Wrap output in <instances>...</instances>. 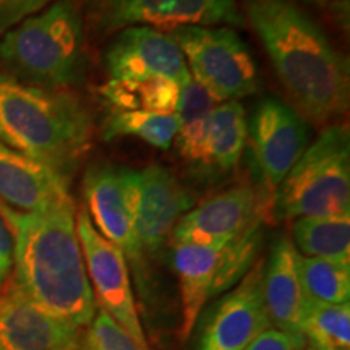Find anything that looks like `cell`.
Returning a JSON list of instances; mask_svg holds the SVG:
<instances>
[{"instance_id":"obj_1","label":"cell","mask_w":350,"mask_h":350,"mask_svg":"<svg viewBox=\"0 0 350 350\" xmlns=\"http://www.w3.org/2000/svg\"><path fill=\"white\" fill-rule=\"evenodd\" d=\"M245 15L301 117L327 124L349 111V60L292 0H245Z\"/></svg>"},{"instance_id":"obj_2","label":"cell","mask_w":350,"mask_h":350,"mask_svg":"<svg viewBox=\"0 0 350 350\" xmlns=\"http://www.w3.org/2000/svg\"><path fill=\"white\" fill-rule=\"evenodd\" d=\"M7 224L15 242L12 282L47 312L86 327L98 306L77 234L75 201L70 193Z\"/></svg>"},{"instance_id":"obj_3","label":"cell","mask_w":350,"mask_h":350,"mask_svg":"<svg viewBox=\"0 0 350 350\" xmlns=\"http://www.w3.org/2000/svg\"><path fill=\"white\" fill-rule=\"evenodd\" d=\"M93 137V116L72 91L47 90L0 73V143L70 183Z\"/></svg>"},{"instance_id":"obj_4","label":"cell","mask_w":350,"mask_h":350,"mask_svg":"<svg viewBox=\"0 0 350 350\" xmlns=\"http://www.w3.org/2000/svg\"><path fill=\"white\" fill-rule=\"evenodd\" d=\"M7 75L47 90H67L85 70L83 13L78 0H54L49 7L7 31L0 41Z\"/></svg>"},{"instance_id":"obj_5","label":"cell","mask_w":350,"mask_h":350,"mask_svg":"<svg viewBox=\"0 0 350 350\" xmlns=\"http://www.w3.org/2000/svg\"><path fill=\"white\" fill-rule=\"evenodd\" d=\"M279 219L350 216V135L329 125L306 148L273 195Z\"/></svg>"},{"instance_id":"obj_6","label":"cell","mask_w":350,"mask_h":350,"mask_svg":"<svg viewBox=\"0 0 350 350\" xmlns=\"http://www.w3.org/2000/svg\"><path fill=\"white\" fill-rule=\"evenodd\" d=\"M191 77L217 103L255 94L260 73L248 46L229 26H180L169 31Z\"/></svg>"},{"instance_id":"obj_7","label":"cell","mask_w":350,"mask_h":350,"mask_svg":"<svg viewBox=\"0 0 350 350\" xmlns=\"http://www.w3.org/2000/svg\"><path fill=\"white\" fill-rule=\"evenodd\" d=\"M88 18L100 34L130 26L169 33L180 26L245 25L237 0H88Z\"/></svg>"},{"instance_id":"obj_8","label":"cell","mask_w":350,"mask_h":350,"mask_svg":"<svg viewBox=\"0 0 350 350\" xmlns=\"http://www.w3.org/2000/svg\"><path fill=\"white\" fill-rule=\"evenodd\" d=\"M77 234L96 306L106 312L139 349L150 350V342L138 318L125 255L99 234L86 209L77 211Z\"/></svg>"},{"instance_id":"obj_9","label":"cell","mask_w":350,"mask_h":350,"mask_svg":"<svg viewBox=\"0 0 350 350\" xmlns=\"http://www.w3.org/2000/svg\"><path fill=\"white\" fill-rule=\"evenodd\" d=\"M133 170L111 163L90 165L83 177V193L88 216L99 234L116 245L142 275L143 255L137 242L131 209Z\"/></svg>"},{"instance_id":"obj_10","label":"cell","mask_w":350,"mask_h":350,"mask_svg":"<svg viewBox=\"0 0 350 350\" xmlns=\"http://www.w3.org/2000/svg\"><path fill=\"white\" fill-rule=\"evenodd\" d=\"M191 208L193 198L167 167L150 164L143 170H133L131 209L143 258L164 247L177 222Z\"/></svg>"},{"instance_id":"obj_11","label":"cell","mask_w":350,"mask_h":350,"mask_svg":"<svg viewBox=\"0 0 350 350\" xmlns=\"http://www.w3.org/2000/svg\"><path fill=\"white\" fill-rule=\"evenodd\" d=\"M273 200L253 185H237L204 200L183 214L172 232L174 243L224 245L258 221Z\"/></svg>"},{"instance_id":"obj_12","label":"cell","mask_w":350,"mask_h":350,"mask_svg":"<svg viewBox=\"0 0 350 350\" xmlns=\"http://www.w3.org/2000/svg\"><path fill=\"white\" fill-rule=\"evenodd\" d=\"M262 266L265 260L256 261L242 281L216 301L196 350H245L269 329L262 299Z\"/></svg>"},{"instance_id":"obj_13","label":"cell","mask_w":350,"mask_h":350,"mask_svg":"<svg viewBox=\"0 0 350 350\" xmlns=\"http://www.w3.org/2000/svg\"><path fill=\"white\" fill-rule=\"evenodd\" d=\"M248 133L266 188H275L294 167L310 143V130L304 117L282 100L262 99L253 113Z\"/></svg>"},{"instance_id":"obj_14","label":"cell","mask_w":350,"mask_h":350,"mask_svg":"<svg viewBox=\"0 0 350 350\" xmlns=\"http://www.w3.org/2000/svg\"><path fill=\"white\" fill-rule=\"evenodd\" d=\"M83 327L47 312L12 281L0 288V350H78Z\"/></svg>"},{"instance_id":"obj_15","label":"cell","mask_w":350,"mask_h":350,"mask_svg":"<svg viewBox=\"0 0 350 350\" xmlns=\"http://www.w3.org/2000/svg\"><path fill=\"white\" fill-rule=\"evenodd\" d=\"M104 62L111 80L159 75L180 86L191 80L185 57L174 38L150 26H130L117 33Z\"/></svg>"},{"instance_id":"obj_16","label":"cell","mask_w":350,"mask_h":350,"mask_svg":"<svg viewBox=\"0 0 350 350\" xmlns=\"http://www.w3.org/2000/svg\"><path fill=\"white\" fill-rule=\"evenodd\" d=\"M300 255L288 237L278 239L262 266V299L273 329L291 339L295 350L305 349L301 319L305 292L299 273Z\"/></svg>"},{"instance_id":"obj_17","label":"cell","mask_w":350,"mask_h":350,"mask_svg":"<svg viewBox=\"0 0 350 350\" xmlns=\"http://www.w3.org/2000/svg\"><path fill=\"white\" fill-rule=\"evenodd\" d=\"M68 187L49 167L0 143V214L7 222L47 208L68 195Z\"/></svg>"},{"instance_id":"obj_18","label":"cell","mask_w":350,"mask_h":350,"mask_svg":"<svg viewBox=\"0 0 350 350\" xmlns=\"http://www.w3.org/2000/svg\"><path fill=\"white\" fill-rule=\"evenodd\" d=\"M222 245L174 243L172 261L178 275L182 300L180 338L195 329L204 305L213 299Z\"/></svg>"},{"instance_id":"obj_19","label":"cell","mask_w":350,"mask_h":350,"mask_svg":"<svg viewBox=\"0 0 350 350\" xmlns=\"http://www.w3.org/2000/svg\"><path fill=\"white\" fill-rule=\"evenodd\" d=\"M248 138V120L239 100H226L213 109L204 135L203 164L229 172L239 164Z\"/></svg>"},{"instance_id":"obj_20","label":"cell","mask_w":350,"mask_h":350,"mask_svg":"<svg viewBox=\"0 0 350 350\" xmlns=\"http://www.w3.org/2000/svg\"><path fill=\"white\" fill-rule=\"evenodd\" d=\"M99 93L116 111L175 113L180 85L170 78L152 75L109 80L100 86Z\"/></svg>"},{"instance_id":"obj_21","label":"cell","mask_w":350,"mask_h":350,"mask_svg":"<svg viewBox=\"0 0 350 350\" xmlns=\"http://www.w3.org/2000/svg\"><path fill=\"white\" fill-rule=\"evenodd\" d=\"M217 106V100L191 77L190 81L180 86L177 111V142L180 154L191 163L203 164L204 135L209 116Z\"/></svg>"},{"instance_id":"obj_22","label":"cell","mask_w":350,"mask_h":350,"mask_svg":"<svg viewBox=\"0 0 350 350\" xmlns=\"http://www.w3.org/2000/svg\"><path fill=\"white\" fill-rule=\"evenodd\" d=\"M292 243L300 256L350 262V216L294 219Z\"/></svg>"},{"instance_id":"obj_23","label":"cell","mask_w":350,"mask_h":350,"mask_svg":"<svg viewBox=\"0 0 350 350\" xmlns=\"http://www.w3.org/2000/svg\"><path fill=\"white\" fill-rule=\"evenodd\" d=\"M301 334L313 350H350V305L305 300Z\"/></svg>"},{"instance_id":"obj_24","label":"cell","mask_w":350,"mask_h":350,"mask_svg":"<svg viewBox=\"0 0 350 350\" xmlns=\"http://www.w3.org/2000/svg\"><path fill=\"white\" fill-rule=\"evenodd\" d=\"M299 273L306 300L332 305L349 304L350 262L300 256Z\"/></svg>"},{"instance_id":"obj_25","label":"cell","mask_w":350,"mask_h":350,"mask_svg":"<svg viewBox=\"0 0 350 350\" xmlns=\"http://www.w3.org/2000/svg\"><path fill=\"white\" fill-rule=\"evenodd\" d=\"M177 135L175 113H152L137 111H113L103 125V137L139 138L148 144L169 150Z\"/></svg>"},{"instance_id":"obj_26","label":"cell","mask_w":350,"mask_h":350,"mask_svg":"<svg viewBox=\"0 0 350 350\" xmlns=\"http://www.w3.org/2000/svg\"><path fill=\"white\" fill-rule=\"evenodd\" d=\"M262 222L265 221L255 222L234 240L222 245L221 262L213 288L214 297L229 292L253 268L262 243Z\"/></svg>"},{"instance_id":"obj_27","label":"cell","mask_w":350,"mask_h":350,"mask_svg":"<svg viewBox=\"0 0 350 350\" xmlns=\"http://www.w3.org/2000/svg\"><path fill=\"white\" fill-rule=\"evenodd\" d=\"M78 350H142L122 327L103 310H96L93 321L83 327Z\"/></svg>"},{"instance_id":"obj_28","label":"cell","mask_w":350,"mask_h":350,"mask_svg":"<svg viewBox=\"0 0 350 350\" xmlns=\"http://www.w3.org/2000/svg\"><path fill=\"white\" fill-rule=\"evenodd\" d=\"M52 2L54 0H0V38Z\"/></svg>"},{"instance_id":"obj_29","label":"cell","mask_w":350,"mask_h":350,"mask_svg":"<svg viewBox=\"0 0 350 350\" xmlns=\"http://www.w3.org/2000/svg\"><path fill=\"white\" fill-rule=\"evenodd\" d=\"M13 248L15 242L12 229L0 214V288L5 286L13 269Z\"/></svg>"},{"instance_id":"obj_30","label":"cell","mask_w":350,"mask_h":350,"mask_svg":"<svg viewBox=\"0 0 350 350\" xmlns=\"http://www.w3.org/2000/svg\"><path fill=\"white\" fill-rule=\"evenodd\" d=\"M245 350H295V349L287 336H284L282 332L269 327L268 331L262 332L260 338L253 340V342Z\"/></svg>"},{"instance_id":"obj_31","label":"cell","mask_w":350,"mask_h":350,"mask_svg":"<svg viewBox=\"0 0 350 350\" xmlns=\"http://www.w3.org/2000/svg\"><path fill=\"white\" fill-rule=\"evenodd\" d=\"M313 3H318V5H334L336 2H340V0H312Z\"/></svg>"},{"instance_id":"obj_32","label":"cell","mask_w":350,"mask_h":350,"mask_svg":"<svg viewBox=\"0 0 350 350\" xmlns=\"http://www.w3.org/2000/svg\"><path fill=\"white\" fill-rule=\"evenodd\" d=\"M306 350H313V349H306Z\"/></svg>"}]
</instances>
